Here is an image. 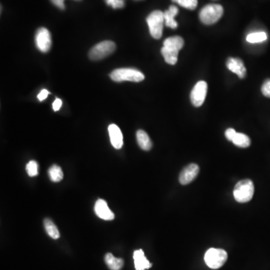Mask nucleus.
I'll list each match as a JSON object with an SVG mask.
<instances>
[{
    "mask_svg": "<svg viewBox=\"0 0 270 270\" xmlns=\"http://www.w3.org/2000/svg\"><path fill=\"white\" fill-rule=\"evenodd\" d=\"M184 46V40L182 37H170L164 41V46L161 48V54L164 60L169 65H175L178 60L179 51Z\"/></svg>",
    "mask_w": 270,
    "mask_h": 270,
    "instance_id": "1",
    "label": "nucleus"
},
{
    "mask_svg": "<svg viewBox=\"0 0 270 270\" xmlns=\"http://www.w3.org/2000/svg\"><path fill=\"white\" fill-rule=\"evenodd\" d=\"M111 79L115 82L122 81H131V82H141L144 81V74L135 68H123L114 70L110 74Z\"/></svg>",
    "mask_w": 270,
    "mask_h": 270,
    "instance_id": "2",
    "label": "nucleus"
},
{
    "mask_svg": "<svg viewBox=\"0 0 270 270\" xmlns=\"http://www.w3.org/2000/svg\"><path fill=\"white\" fill-rule=\"evenodd\" d=\"M224 13V8L218 4H210L200 11V20L205 25H212L218 22Z\"/></svg>",
    "mask_w": 270,
    "mask_h": 270,
    "instance_id": "3",
    "label": "nucleus"
},
{
    "mask_svg": "<svg viewBox=\"0 0 270 270\" xmlns=\"http://www.w3.org/2000/svg\"><path fill=\"white\" fill-rule=\"evenodd\" d=\"M254 183L251 180H242L237 182L234 190V196L237 202L244 204L252 199Z\"/></svg>",
    "mask_w": 270,
    "mask_h": 270,
    "instance_id": "4",
    "label": "nucleus"
},
{
    "mask_svg": "<svg viewBox=\"0 0 270 270\" xmlns=\"http://www.w3.org/2000/svg\"><path fill=\"white\" fill-rule=\"evenodd\" d=\"M147 22L150 29V35L155 39H159L162 36L164 28V12L159 10L152 11L147 18Z\"/></svg>",
    "mask_w": 270,
    "mask_h": 270,
    "instance_id": "5",
    "label": "nucleus"
},
{
    "mask_svg": "<svg viewBox=\"0 0 270 270\" xmlns=\"http://www.w3.org/2000/svg\"><path fill=\"white\" fill-rule=\"evenodd\" d=\"M228 260V253L219 248H210L206 252L204 261L210 268L217 270L221 268Z\"/></svg>",
    "mask_w": 270,
    "mask_h": 270,
    "instance_id": "6",
    "label": "nucleus"
},
{
    "mask_svg": "<svg viewBox=\"0 0 270 270\" xmlns=\"http://www.w3.org/2000/svg\"><path fill=\"white\" fill-rule=\"evenodd\" d=\"M115 50L116 44L114 41H101L90 50L89 57L92 60H101L112 54Z\"/></svg>",
    "mask_w": 270,
    "mask_h": 270,
    "instance_id": "7",
    "label": "nucleus"
},
{
    "mask_svg": "<svg viewBox=\"0 0 270 270\" xmlns=\"http://www.w3.org/2000/svg\"><path fill=\"white\" fill-rule=\"evenodd\" d=\"M35 44L37 48L41 52L47 53L50 51L52 45V40L48 29L41 27L37 30L35 34Z\"/></svg>",
    "mask_w": 270,
    "mask_h": 270,
    "instance_id": "8",
    "label": "nucleus"
},
{
    "mask_svg": "<svg viewBox=\"0 0 270 270\" xmlns=\"http://www.w3.org/2000/svg\"><path fill=\"white\" fill-rule=\"evenodd\" d=\"M207 93V84L205 81H199L194 86L191 92V103L196 108L202 106Z\"/></svg>",
    "mask_w": 270,
    "mask_h": 270,
    "instance_id": "9",
    "label": "nucleus"
},
{
    "mask_svg": "<svg viewBox=\"0 0 270 270\" xmlns=\"http://www.w3.org/2000/svg\"><path fill=\"white\" fill-rule=\"evenodd\" d=\"M199 167L196 164H190L188 166L185 167L182 172L180 173L179 180L180 184L185 185L191 183L194 179L198 177L199 173Z\"/></svg>",
    "mask_w": 270,
    "mask_h": 270,
    "instance_id": "10",
    "label": "nucleus"
},
{
    "mask_svg": "<svg viewBox=\"0 0 270 270\" xmlns=\"http://www.w3.org/2000/svg\"><path fill=\"white\" fill-rule=\"evenodd\" d=\"M95 212L98 218L106 221H111L114 219V212L110 210L106 201L102 199H98L95 204Z\"/></svg>",
    "mask_w": 270,
    "mask_h": 270,
    "instance_id": "11",
    "label": "nucleus"
},
{
    "mask_svg": "<svg viewBox=\"0 0 270 270\" xmlns=\"http://www.w3.org/2000/svg\"><path fill=\"white\" fill-rule=\"evenodd\" d=\"M110 139L114 148L120 150L123 146V136L120 128L115 124H111L108 127Z\"/></svg>",
    "mask_w": 270,
    "mask_h": 270,
    "instance_id": "12",
    "label": "nucleus"
},
{
    "mask_svg": "<svg viewBox=\"0 0 270 270\" xmlns=\"http://www.w3.org/2000/svg\"><path fill=\"white\" fill-rule=\"evenodd\" d=\"M227 67L230 71L235 73L239 78H244L246 75V68L242 60L239 58H229L227 61Z\"/></svg>",
    "mask_w": 270,
    "mask_h": 270,
    "instance_id": "13",
    "label": "nucleus"
},
{
    "mask_svg": "<svg viewBox=\"0 0 270 270\" xmlns=\"http://www.w3.org/2000/svg\"><path fill=\"white\" fill-rule=\"evenodd\" d=\"M134 261L136 270H148L152 267V264L147 259L142 249L134 251Z\"/></svg>",
    "mask_w": 270,
    "mask_h": 270,
    "instance_id": "14",
    "label": "nucleus"
},
{
    "mask_svg": "<svg viewBox=\"0 0 270 270\" xmlns=\"http://www.w3.org/2000/svg\"><path fill=\"white\" fill-rule=\"evenodd\" d=\"M179 13V9L175 5H171L168 10L164 12V24L166 27L171 29H176L178 27V24L174 18Z\"/></svg>",
    "mask_w": 270,
    "mask_h": 270,
    "instance_id": "15",
    "label": "nucleus"
},
{
    "mask_svg": "<svg viewBox=\"0 0 270 270\" xmlns=\"http://www.w3.org/2000/svg\"><path fill=\"white\" fill-rule=\"evenodd\" d=\"M137 141L140 147L145 151H149L152 148V141L150 140L148 134L143 130H138L137 131Z\"/></svg>",
    "mask_w": 270,
    "mask_h": 270,
    "instance_id": "16",
    "label": "nucleus"
},
{
    "mask_svg": "<svg viewBox=\"0 0 270 270\" xmlns=\"http://www.w3.org/2000/svg\"><path fill=\"white\" fill-rule=\"evenodd\" d=\"M104 261L111 270H121V269L123 267V260L115 258L111 253H108L105 255Z\"/></svg>",
    "mask_w": 270,
    "mask_h": 270,
    "instance_id": "17",
    "label": "nucleus"
},
{
    "mask_svg": "<svg viewBox=\"0 0 270 270\" xmlns=\"http://www.w3.org/2000/svg\"><path fill=\"white\" fill-rule=\"evenodd\" d=\"M231 142L234 143V145L241 148H247L251 145V140L247 136L246 134L242 133H237L233 138Z\"/></svg>",
    "mask_w": 270,
    "mask_h": 270,
    "instance_id": "18",
    "label": "nucleus"
},
{
    "mask_svg": "<svg viewBox=\"0 0 270 270\" xmlns=\"http://www.w3.org/2000/svg\"><path fill=\"white\" fill-rule=\"evenodd\" d=\"M44 226L45 228V231L48 233V235L54 239V240H57L60 238V234L59 232L58 228L56 226L54 223L51 221L49 218H45L44 220Z\"/></svg>",
    "mask_w": 270,
    "mask_h": 270,
    "instance_id": "19",
    "label": "nucleus"
},
{
    "mask_svg": "<svg viewBox=\"0 0 270 270\" xmlns=\"http://www.w3.org/2000/svg\"><path fill=\"white\" fill-rule=\"evenodd\" d=\"M48 174H49V177L51 181L54 182H60L64 177L62 169L57 164H54L50 168Z\"/></svg>",
    "mask_w": 270,
    "mask_h": 270,
    "instance_id": "20",
    "label": "nucleus"
},
{
    "mask_svg": "<svg viewBox=\"0 0 270 270\" xmlns=\"http://www.w3.org/2000/svg\"><path fill=\"white\" fill-rule=\"evenodd\" d=\"M267 39V34L265 32H257L248 34L246 37V41L251 44L261 43Z\"/></svg>",
    "mask_w": 270,
    "mask_h": 270,
    "instance_id": "21",
    "label": "nucleus"
},
{
    "mask_svg": "<svg viewBox=\"0 0 270 270\" xmlns=\"http://www.w3.org/2000/svg\"><path fill=\"white\" fill-rule=\"evenodd\" d=\"M172 1L187 9L194 10L198 6V0H172Z\"/></svg>",
    "mask_w": 270,
    "mask_h": 270,
    "instance_id": "22",
    "label": "nucleus"
},
{
    "mask_svg": "<svg viewBox=\"0 0 270 270\" xmlns=\"http://www.w3.org/2000/svg\"><path fill=\"white\" fill-rule=\"evenodd\" d=\"M27 174L30 177H36L38 174V163L35 161H30L26 167Z\"/></svg>",
    "mask_w": 270,
    "mask_h": 270,
    "instance_id": "23",
    "label": "nucleus"
},
{
    "mask_svg": "<svg viewBox=\"0 0 270 270\" xmlns=\"http://www.w3.org/2000/svg\"><path fill=\"white\" fill-rule=\"evenodd\" d=\"M125 0H104L107 5L112 7L113 8H122L125 6Z\"/></svg>",
    "mask_w": 270,
    "mask_h": 270,
    "instance_id": "24",
    "label": "nucleus"
},
{
    "mask_svg": "<svg viewBox=\"0 0 270 270\" xmlns=\"http://www.w3.org/2000/svg\"><path fill=\"white\" fill-rule=\"evenodd\" d=\"M261 92L264 96L270 98V79L266 80L261 87Z\"/></svg>",
    "mask_w": 270,
    "mask_h": 270,
    "instance_id": "25",
    "label": "nucleus"
},
{
    "mask_svg": "<svg viewBox=\"0 0 270 270\" xmlns=\"http://www.w3.org/2000/svg\"><path fill=\"white\" fill-rule=\"evenodd\" d=\"M236 134H237V131L234 128H228L225 131V137L228 141H232L233 138L235 136Z\"/></svg>",
    "mask_w": 270,
    "mask_h": 270,
    "instance_id": "26",
    "label": "nucleus"
},
{
    "mask_svg": "<svg viewBox=\"0 0 270 270\" xmlns=\"http://www.w3.org/2000/svg\"><path fill=\"white\" fill-rule=\"evenodd\" d=\"M51 2L54 4L56 6L58 7L60 9H65V0H51ZM77 1H80V0H77Z\"/></svg>",
    "mask_w": 270,
    "mask_h": 270,
    "instance_id": "27",
    "label": "nucleus"
},
{
    "mask_svg": "<svg viewBox=\"0 0 270 270\" xmlns=\"http://www.w3.org/2000/svg\"><path fill=\"white\" fill-rule=\"evenodd\" d=\"M49 94L50 92H48V90L44 89V90H41L40 93L38 95V100H39L40 101H44V99H46V98H48Z\"/></svg>",
    "mask_w": 270,
    "mask_h": 270,
    "instance_id": "28",
    "label": "nucleus"
},
{
    "mask_svg": "<svg viewBox=\"0 0 270 270\" xmlns=\"http://www.w3.org/2000/svg\"><path fill=\"white\" fill-rule=\"evenodd\" d=\"M62 101L60 98H56L55 101L53 103V109L54 111H58L62 107Z\"/></svg>",
    "mask_w": 270,
    "mask_h": 270,
    "instance_id": "29",
    "label": "nucleus"
}]
</instances>
